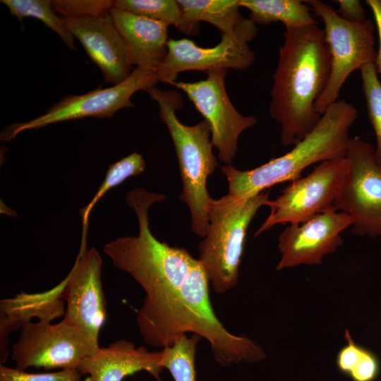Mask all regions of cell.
<instances>
[{"instance_id":"obj_1","label":"cell","mask_w":381,"mask_h":381,"mask_svg":"<svg viewBox=\"0 0 381 381\" xmlns=\"http://www.w3.org/2000/svg\"><path fill=\"white\" fill-rule=\"evenodd\" d=\"M115 267L130 274L145 293L136 322L147 345L164 349L193 332L207 340L222 366L265 358L260 346L232 334L218 319L207 275L198 258L185 248L144 237L120 253Z\"/></svg>"},{"instance_id":"obj_2","label":"cell","mask_w":381,"mask_h":381,"mask_svg":"<svg viewBox=\"0 0 381 381\" xmlns=\"http://www.w3.org/2000/svg\"><path fill=\"white\" fill-rule=\"evenodd\" d=\"M330 74V55L318 24L286 29L272 75L269 112L280 126L284 146L294 145L317 125L315 103Z\"/></svg>"},{"instance_id":"obj_3","label":"cell","mask_w":381,"mask_h":381,"mask_svg":"<svg viewBox=\"0 0 381 381\" xmlns=\"http://www.w3.org/2000/svg\"><path fill=\"white\" fill-rule=\"evenodd\" d=\"M357 116L352 104L338 100L326 109L313 130L286 154L246 171L231 165L222 167L228 182L226 195L246 199L272 186L301 178L303 171L315 163L345 157L351 139L349 130Z\"/></svg>"},{"instance_id":"obj_4","label":"cell","mask_w":381,"mask_h":381,"mask_svg":"<svg viewBox=\"0 0 381 381\" xmlns=\"http://www.w3.org/2000/svg\"><path fill=\"white\" fill-rule=\"evenodd\" d=\"M159 107V116L166 125L178 160L183 189L179 199L188 207L191 229L204 238L208 228V209L212 199L207 182L218 163L213 153L211 133L204 120L193 126L183 124L176 111L183 105L180 93L152 87L146 90Z\"/></svg>"},{"instance_id":"obj_5","label":"cell","mask_w":381,"mask_h":381,"mask_svg":"<svg viewBox=\"0 0 381 381\" xmlns=\"http://www.w3.org/2000/svg\"><path fill=\"white\" fill-rule=\"evenodd\" d=\"M269 200L265 191L242 200L227 195L212 199L207 234L198 245V260L216 294H224L237 285L248 226Z\"/></svg>"},{"instance_id":"obj_6","label":"cell","mask_w":381,"mask_h":381,"mask_svg":"<svg viewBox=\"0 0 381 381\" xmlns=\"http://www.w3.org/2000/svg\"><path fill=\"white\" fill-rule=\"evenodd\" d=\"M305 2L324 23L325 38L330 55L329 80L315 103V110L321 115L338 101L340 90L352 72L375 63V25L370 19L358 23L348 22L325 2Z\"/></svg>"},{"instance_id":"obj_7","label":"cell","mask_w":381,"mask_h":381,"mask_svg":"<svg viewBox=\"0 0 381 381\" xmlns=\"http://www.w3.org/2000/svg\"><path fill=\"white\" fill-rule=\"evenodd\" d=\"M99 349V342L64 319L56 324L38 320L21 327L11 356L16 368L22 370L31 367L77 370L84 358Z\"/></svg>"},{"instance_id":"obj_8","label":"cell","mask_w":381,"mask_h":381,"mask_svg":"<svg viewBox=\"0 0 381 381\" xmlns=\"http://www.w3.org/2000/svg\"><path fill=\"white\" fill-rule=\"evenodd\" d=\"M155 71L135 67L128 78L109 87H99L87 93L67 95L44 114L24 122L13 123L1 133V141L14 139L19 133L69 120L87 117L111 118L123 108L134 107L132 95L158 83Z\"/></svg>"},{"instance_id":"obj_9","label":"cell","mask_w":381,"mask_h":381,"mask_svg":"<svg viewBox=\"0 0 381 381\" xmlns=\"http://www.w3.org/2000/svg\"><path fill=\"white\" fill-rule=\"evenodd\" d=\"M346 157L320 162L306 176L291 182L266 206L267 217L255 234L258 236L277 224H300L334 207L347 175Z\"/></svg>"},{"instance_id":"obj_10","label":"cell","mask_w":381,"mask_h":381,"mask_svg":"<svg viewBox=\"0 0 381 381\" xmlns=\"http://www.w3.org/2000/svg\"><path fill=\"white\" fill-rule=\"evenodd\" d=\"M374 150L370 143L351 138L349 169L334 207L351 217L353 234L381 239V167Z\"/></svg>"},{"instance_id":"obj_11","label":"cell","mask_w":381,"mask_h":381,"mask_svg":"<svg viewBox=\"0 0 381 381\" xmlns=\"http://www.w3.org/2000/svg\"><path fill=\"white\" fill-rule=\"evenodd\" d=\"M257 34V25L245 18L235 30L222 34L221 41L212 47H199L187 38L171 39L167 55L155 71L158 81L171 85L176 81L179 73L188 71H246L255 61L248 43Z\"/></svg>"},{"instance_id":"obj_12","label":"cell","mask_w":381,"mask_h":381,"mask_svg":"<svg viewBox=\"0 0 381 381\" xmlns=\"http://www.w3.org/2000/svg\"><path fill=\"white\" fill-rule=\"evenodd\" d=\"M228 70L207 72V78L195 82L175 81L171 85L182 90L208 123L211 141L218 159L226 165L232 163L241 134L256 125L254 116L240 114L231 102L225 86Z\"/></svg>"},{"instance_id":"obj_13","label":"cell","mask_w":381,"mask_h":381,"mask_svg":"<svg viewBox=\"0 0 381 381\" xmlns=\"http://www.w3.org/2000/svg\"><path fill=\"white\" fill-rule=\"evenodd\" d=\"M102 267L95 248H80L62 294L66 303L63 319L97 342L107 317Z\"/></svg>"},{"instance_id":"obj_14","label":"cell","mask_w":381,"mask_h":381,"mask_svg":"<svg viewBox=\"0 0 381 381\" xmlns=\"http://www.w3.org/2000/svg\"><path fill=\"white\" fill-rule=\"evenodd\" d=\"M352 224L349 214L331 207L304 222L289 224L278 237L281 258L276 269L321 265L342 245L341 234Z\"/></svg>"},{"instance_id":"obj_15","label":"cell","mask_w":381,"mask_h":381,"mask_svg":"<svg viewBox=\"0 0 381 381\" xmlns=\"http://www.w3.org/2000/svg\"><path fill=\"white\" fill-rule=\"evenodd\" d=\"M60 18L100 69L107 83L115 85L129 77L133 65L128 49L110 13L98 17Z\"/></svg>"},{"instance_id":"obj_16","label":"cell","mask_w":381,"mask_h":381,"mask_svg":"<svg viewBox=\"0 0 381 381\" xmlns=\"http://www.w3.org/2000/svg\"><path fill=\"white\" fill-rule=\"evenodd\" d=\"M162 351H150L145 346L136 347L125 339L116 340L84 358L78 370L88 375L89 381H123L128 375L146 371L158 381L164 368Z\"/></svg>"},{"instance_id":"obj_17","label":"cell","mask_w":381,"mask_h":381,"mask_svg":"<svg viewBox=\"0 0 381 381\" xmlns=\"http://www.w3.org/2000/svg\"><path fill=\"white\" fill-rule=\"evenodd\" d=\"M68 277L51 289L40 293L20 292L14 297L0 301V362H6L8 353V335L11 331L20 329L31 322L38 320L52 322L64 315L63 291Z\"/></svg>"},{"instance_id":"obj_18","label":"cell","mask_w":381,"mask_h":381,"mask_svg":"<svg viewBox=\"0 0 381 381\" xmlns=\"http://www.w3.org/2000/svg\"><path fill=\"white\" fill-rule=\"evenodd\" d=\"M110 15L126 42L132 65L155 71L167 53L169 26L116 8Z\"/></svg>"},{"instance_id":"obj_19","label":"cell","mask_w":381,"mask_h":381,"mask_svg":"<svg viewBox=\"0 0 381 381\" xmlns=\"http://www.w3.org/2000/svg\"><path fill=\"white\" fill-rule=\"evenodd\" d=\"M238 6L250 11V19L256 25L281 22L286 29H294L318 24L305 1L238 0Z\"/></svg>"},{"instance_id":"obj_20","label":"cell","mask_w":381,"mask_h":381,"mask_svg":"<svg viewBox=\"0 0 381 381\" xmlns=\"http://www.w3.org/2000/svg\"><path fill=\"white\" fill-rule=\"evenodd\" d=\"M186 22H207L221 34L235 30L245 20L239 11L238 0H177Z\"/></svg>"},{"instance_id":"obj_21","label":"cell","mask_w":381,"mask_h":381,"mask_svg":"<svg viewBox=\"0 0 381 381\" xmlns=\"http://www.w3.org/2000/svg\"><path fill=\"white\" fill-rule=\"evenodd\" d=\"M162 22L168 26L174 25L185 35H195L198 25L186 22L177 1L174 0H116L114 7Z\"/></svg>"},{"instance_id":"obj_22","label":"cell","mask_w":381,"mask_h":381,"mask_svg":"<svg viewBox=\"0 0 381 381\" xmlns=\"http://www.w3.org/2000/svg\"><path fill=\"white\" fill-rule=\"evenodd\" d=\"M145 168V161L143 155L138 152H133L109 166L105 178L97 191L88 204L80 210L83 225L81 245H86L89 217L97 202L109 190L121 184L128 178L142 174Z\"/></svg>"},{"instance_id":"obj_23","label":"cell","mask_w":381,"mask_h":381,"mask_svg":"<svg viewBox=\"0 0 381 381\" xmlns=\"http://www.w3.org/2000/svg\"><path fill=\"white\" fill-rule=\"evenodd\" d=\"M344 337L347 344L339 351L336 358L338 370L352 381H374L380 373L376 356L357 344L347 329Z\"/></svg>"},{"instance_id":"obj_24","label":"cell","mask_w":381,"mask_h":381,"mask_svg":"<svg viewBox=\"0 0 381 381\" xmlns=\"http://www.w3.org/2000/svg\"><path fill=\"white\" fill-rule=\"evenodd\" d=\"M11 16L22 23L23 19L32 17L42 21L55 32L71 50H76L74 37L64 26L60 16L53 9L49 0H1Z\"/></svg>"},{"instance_id":"obj_25","label":"cell","mask_w":381,"mask_h":381,"mask_svg":"<svg viewBox=\"0 0 381 381\" xmlns=\"http://www.w3.org/2000/svg\"><path fill=\"white\" fill-rule=\"evenodd\" d=\"M201 337L195 334H184L172 345L162 349V365L174 381H196L195 354Z\"/></svg>"},{"instance_id":"obj_26","label":"cell","mask_w":381,"mask_h":381,"mask_svg":"<svg viewBox=\"0 0 381 381\" xmlns=\"http://www.w3.org/2000/svg\"><path fill=\"white\" fill-rule=\"evenodd\" d=\"M360 71L368 116L375 135L374 155L381 167V83L374 63L365 65Z\"/></svg>"},{"instance_id":"obj_27","label":"cell","mask_w":381,"mask_h":381,"mask_svg":"<svg viewBox=\"0 0 381 381\" xmlns=\"http://www.w3.org/2000/svg\"><path fill=\"white\" fill-rule=\"evenodd\" d=\"M53 9L62 16L98 17L110 13L114 1L109 0H54Z\"/></svg>"},{"instance_id":"obj_28","label":"cell","mask_w":381,"mask_h":381,"mask_svg":"<svg viewBox=\"0 0 381 381\" xmlns=\"http://www.w3.org/2000/svg\"><path fill=\"white\" fill-rule=\"evenodd\" d=\"M0 381H82L78 370L65 369L52 373H30L16 368L0 365Z\"/></svg>"},{"instance_id":"obj_29","label":"cell","mask_w":381,"mask_h":381,"mask_svg":"<svg viewBox=\"0 0 381 381\" xmlns=\"http://www.w3.org/2000/svg\"><path fill=\"white\" fill-rule=\"evenodd\" d=\"M339 5L337 13L345 20L358 23L366 20L365 11L360 1L338 0Z\"/></svg>"},{"instance_id":"obj_30","label":"cell","mask_w":381,"mask_h":381,"mask_svg":"<svg viewBox=\"0 0 381 381\" xmlns=\"http://www.w3.org/2000/svg\"><path fill=\"white\" fill-rule=\"evenodd\" d=\"M365 3L373 14L377 29L379 48L374 64L377 73L381 75V0H366Z\"/></svg>"}]
</instances>
